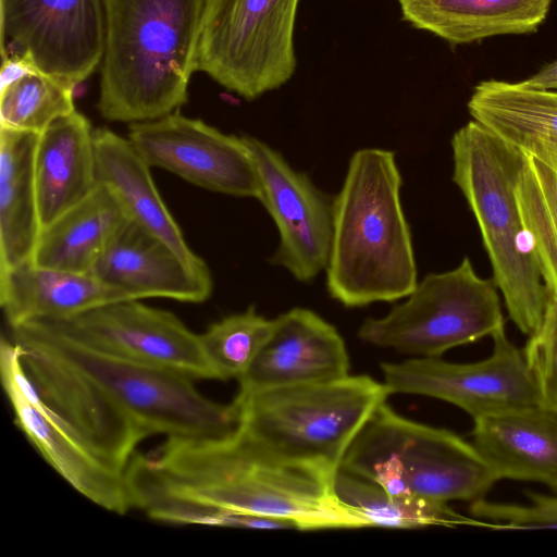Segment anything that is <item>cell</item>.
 <instances>
[{
	"label": "cell",
	"mask_w": 557,
	"mask_h": 557,
	"mask_svg": "<svg viewBox=\"0 0 557 557\" xmlns=\"http://www.w3.org/2000/svg\"><path fill=\"white\" fill-rule=\"evenodd\" d=\"M134 498L160 495L195 505L294 521L300 531L367 527L342 505L333 474L263 448L240 429L165 437L126 470Z\"/></svg>",
	"instance_id": "obj_1"
},
{
	"label": "cell",
	"mask_w": 557,
	"mask_h": 557,
	"mask_svg": "<svg viewBox=\"0 0 557 557\" xmlns=\"http://www.w3.org/2000/svg\"><path fill=\"white\" fill-rule=\"evenodd\" d=\"M207 0H103L104 51L98 111L143 123L188 99Z\"/></svg>",
	"instance_id": "obj_2"
},
{
	"label": "cell",
	"mask_w": 557,
	"mask_h": 557,
	"mask_svg": "<svg viewBox=\"0 0 557 557\" xmlns=\"http://www.w3.org/2000/svg\"><path fill=\"white\" fill-rule=\"evenodd\" d=\"M401 184L393 151L364 148L349 161L332 203L333 237L325 269L330 296L346 307L399 300L418 284Z\"/></svg>",
	"instance_id": "obj_3"
},
{
	"label": "cell",
	"mask_w": 557,
	"mask_h": 557,
	"mask_svg": "<svg viewBox=\"0 0 557 557\" xmlns=\"http://www.w3.org/2000/svg\"><path fill=\"white\" fill-rule=\"evenodd\" d=\"M451 148L453 181L476 220L493 280L510 319L530 336L542 324L550 295L516 196L524 153L474 120L454 134Z\"/></svg>",
	"instance_id": "obj_4"
},
{
	"label": "cell",
	"mask_w": 557,
	"mask_h": 557,
	"mask_svg": "<svg viewBox=\"0 0 557 557\" xmlns=\"http://www.w3.org/2000/svg\"><path fill=\"white\" fill-rule=\"evenodd\" d=\"M391 395L369 375L238 392L239 429L280 457L335 474L362 426Z\"/></svg>",
	"instance_id": "obj_5"
},
{
	"label": "cell",
	"mask_w": 557,
	"mask_h": 557,
	"mask_svg": "<svg viewBox=\"0 0 557 557\" xmlns=\"http://www.w3.org/2000/svg\"><path fill=\"white\" fill-rule=\"evenodd\" d=\"M393 494L440 503L483 498L497 475L473 443L409 420L381 405L348 448L341 468Z\"/></svg>",
	"instance_id": "obj_6"
},
{
	"label": "cell",
	"mask_w": 557,
	"mask_h": 557,
	"mask_svg": "<svg viewBox=\"0 0 557 557\" xmlns=\"http://www.w3.org/2000/svg\"><path fill=\"white\" fill-rule=\"evenodd\" d=\"M10 330L38 339L84 374L145 438L225 435L239 428L233 401L207 398L185 375L92 350L39 321Z\"/></svg>",
	"instance_id": "obj_7"
},
{
	"label": "cell",
	"mask_w": 557,
	"mask_h": 557,
	"mask_svg": "<svg viewBox=\"0 0 557 557\" xmlns=\"http://www.w3.org/2000/svg\"><path fill=\"white\" fill-rule=\"evenodd\" d=\"M504 326L494 280L480 277L466 257L450 271L428 274L386 315L367 319L358 336L401 354L440 357Z\"/></svg>",
	"instance_id": "obj_8"
},
{
	"label": "cell",
	"mask_w": 557,
	"mask_h": 557,
	"mask_svg": "<svg viewBox=\"0 0 557 557\" xmlns=\"http://www.w3.org/2000/svg\"><path fill=\"white\" fill-rule=\"evenodd\" d=\"M299 0H207L197 71L246 100L276 89L296 70Z\"/></svg>",
	"instance_id": "obj_9"
},
{
	"label": "cell",
	"mask_w": 557,
	"mask_h": 557,
	"mask_svg": "<svg viewBox=\"0 0 557 557\" xmlns=\"http://www.w3.org/2000/svg\"><path fill=\"white\" fill-rule=\"evenodd\" d=\"M492 338V355L476 362L416 357L381 363L383 383L391 394L422 395L450 403L473 420L543 405L523 350L508 339L505 326Z\"/></svg>",
	"instance_id": "obj_10"
},
{
	"label": "cell",
	"mask_w": 557,
	"mask_h": 557,
	"mask_svg": "<svg viewBox=\"0 0 557 557\" xmlns=\"http://www.w3.org/2000/svg\"><path fill=\"white\" fill-rule=\"evenodd\" d=\"M0 369L14 423L46 462L95 505L117 515L135 509L126 470L91 449L44 403L24 369L21 348L5 337Z\"/></svg>",
	"instance_id": "obj_11"
},
{
	"label": "cell",
	"mask_w": 557,
	"mask_h": 557,
	"mask_svg": "<svg viewBox=\"0 0 557 557\" xmlns=\"http://www.w3.org/2000/svg\"><path fill=\"white\" fill-rule=\"evenodd\" d=\"M104 33L103 0H0L1 58L74 88L101 65Z\"/></svg>",
	"instance_id": "obj_12"
},
{
	"label": "cell",
	"mask_w": 557,
	"mask_h": 557,
	"mask_svg": "<svg viewBox=\"0 0 557 557\" xmlns=\"http://www.w3.org/2000/svg\"><path fill=\"white\" fill-rule=\"evenodd\" d=\"M92 350L185 375L215 380L199 334L170 311L139 299L108 304L62 320H38Z\"/></svg>",
	"instance_id": "obj_13"
},
{
	"label": "cell",
	"mask_w": 557,
	"mask_h": 557,
	"mask_svg": "<svg viewBox=\"0 0 557 557\" xmlns=\"http://www.w3.org/2000/svg\"><path fill=\"white\" fill-rule=\"evenodd\" d=\"M127 138L150 166L215 193L259 197L258 170L243 136L224 134L175 111L131 124Z\"/></svg>",
	"instance_id": "obj_14"
},
{
	"label": "cell",
	"mask_w": 557,
	"mask_h": 557,
	"mask_svg": "<svg viewBox=\"0 0 557 557\" xmlns=\"http://www.w3.org/2000/svg\"><path fill=\"white\" fill-rule=\"evenodd\" d=\"M258 170V200L273 219L280 244L271 258L297 281L310 282L326 269L332 237L330 199L268 144L243 136Z\"/></svg>",
	"instance_id": "obj_15"
},
{
	"label": "cell",
	"mask_w": 557,
	"mask_h": 557,
	"mask_svg": "<svg viewBox=\"0 0 557 557\" xmlns=\"http://www.w3.org/2000/svg\"><path fill=\"white\" fill-rule=\"evenodd\" d=\"M40 398L97 454L123 470L145 440L84 374L38 339L11 330Z\"/></svg>",
	"instance_id": "obj_16"
},
{
	"label": "cell",
	"mask_w": 557,
	"mask_h": 557,
	"mask_svg": "<svg viewBox=\"0 0 557 557\" xmlns=\"http://www.w3.org/2000/svg\"><path fill=\"white\" fill-rule=\"evenodd\" d=\"M349 356L336 327L315 312L293 308L273 319L271 334L238 392L310 384L349 375Z\"/></svg>",
	"instance_id": "obj_17"
},
{
	"label": "cell",
	"mask_w": 557,
	"mask_h": 557,
	"mask_svg": "<svg viewBox=\"0 0 557 557\" xmlns=\"http://www.w3.org/2000/svg\"><path fill=\"white\" fill-rule=\"evenodd\" d=\"M91 273L139 300L161 297L199 304L210 297L213 285L202 259L184 258L133 220L115 235Z\"/></svg>",
	"instance_id": "obj_18"
},
{
	"label": "cell",
	"mask_w": 557,
	"mask_h": 557,
	"mask_svg": "<svg viewBox=\"0 0 557 557\" xmlns=\"http://www.w3.org/2000/svg\"><path fill=\"white\" fill-rule=\"evenodd\" d=\"M473 445L497 478L557 491V411L541 405L474 419Z\"/></svg>",
	"instance_id": "obj_19"
},
{
	"label": "cell",
	"mask_w": 557,
	"mask_h": 557,
	"mask_svg": "<svg viewBox=\"0 0 557 557\" xmlns=\"http://www.w3.org/2000/svg\"><path fill=\"white\" fill-rule=\"evenodd\" d=\"M135 299L92 273L27 262L0 273V305L11 327L38 320H62L91 309Z\"/></svg>",
	"instance_id": "obj_20"
},
{
	"label": "cell",
	"mask_w": 557,
	"mask_h": 557,
	"mask_svg": "<svg viewBox=\"0 0 557 557\" xmlns=\"http://www.w3.org/2000/svg\"><path fill=\"white\" fill-rule=\"evenodd\" d=\"M94 133L74 111L39 134L34 171L42 228L98 186Z\"/></svg>",
	"instance_id": "obj_21"
},
{
	"label": "cell",
	"mask_w": 557,
	"mask_h": 557,
	"mask_svg": "<svg viewBox=\"0 0 557 557\" xmlns=\"http://www.w3.org/2000/svg\"><path fill=\"white\" fill-rule=\"evenodd\" d=\"M468 110L474 121L557 173V91L483 81L475 86Z\"/></svg>",
	"instance_id": "obj_22"
},
{
	"label": "cell",
	"mask_w": 557,
	"mask_h": 557,
	"mask_svg": "<svg viewBox=\"0 0 557 557\" xmlns=\"http://www.w3.org/2000/svg\"><path fill=\"white\" fill-rule=\"evenodd\" d=\"M552 0H398L403 18L453 46L537 30Z\"/></svg>",
	"instance_id": "obj_23"
},
{
	"label": "cell",
	"mask_w": 557,
	"mask_h": 557,
	"mask_svg": "<svg viewBox=\"0 0 557 557\" xmlns=\"http://www.w3.org/2000/svg\"><path fill=\"white\" fill-rule=\"evenodd\" d=\"M94 138L98 183L117 197L131 220L162 238L184 258L201 260L187 245L153 183L151 166L132 141L109 128L95 129Z\"/></svg>",
	"instance_id": "obj_24"
},
{
	"label": "cell",
	"mask_w": 557,
	"mask_h": 557,
	"mask_svg": "<svg viewBox=\"0 0 557 557\" xmlns=\"http://www.w3.org/2000/svg\"><path fill=\"white\" fill-rule=\"evenodd\" d=\"M38 138L0 127V273L32 262L42 231L34 171Z\"/></svg>",
	"instance_id": "obj_25"
},
{
	"label": "cell",
	"mask_w": 557,
	"mask_h": 557,
	"mask_svg": "<svg viewBox=\"0 0 557 557\" xmlns=\"http://www.w3.org/2000/svg\"><path fill=\"white\" fill-rule=\"evenodd\" d=\"M131 220L104 185L45 226L32 262L39 267L91 273L109 244Z\"/></svg>",
	"instance_id": "obj_26"
},
{
	"label": "cell",
	"mask_w": 557,
	"mask_h": 557,
	"mask_svg": "<svg viewBox=\"0 0 557 557\" xmlns=\"http://www.w3.org/2000/svg\"><path fill=\"white\" fill-rule=\"evenodd\" d=\"M332 488L337 500L358 515L367 527L412 529L429 525H482L454 511L447 503L393 494L382 486L339 469Z\"/></svg>",
	"instance_id": "obj_27"
},
{
	"label": "cell",
	"mask_w": 557,
	"mask_h": 557,
	"mask_svg": "<svg viewBox=\"0 0 557 557\" xmlns=\"http://www.w3.org/2000/svg\"><path fill=\"white\" fill-rule=\"evenodd\" d=\"M516 196L543 282L557 298V173L524 154Z\"/></svg>",
	"instance_id": "obj_28"
},
{
	"label": "cell",
	"mask_w": 557,
	"mask_h": 557,
	"mask_svg": "<svg viewBox=\"0 0 557 557\" xmlns=\"http://www.w3.org/2000/svg\"><path fill=\"white\" fill-rule=\"evenodd\" d=\"M73 90L74 87L38 71L27 73L0 88L1 126L40 134L76 111Z\"/></svg>",
	"instance_id": "obj_29"
},
{
	"label": "cell",
	"mask_w": 557,
	"mask_h": 557,
	"mask_svg": "<svg viewBox=\"0 0 557 557\" xmlns=\"http://www.w3.org/2000/svg\"><path fill=\"white\" fill-rule=\"evenodd\" d=\"M273 320L259 314L253 306L227 315L199 334L206 359L215 380H239L250 368L269 338Z\"/></svg>",
	"instance_id": "obj_30"
},
{
	"label": "cell",
	"mask_w": 557,
	"mask_h": 557,
	"mask_svg": "<svg viewBox=\"0 0 557 557\" xmlns=\"http://www.w3.org/2000/svg\"><path fill=\"white\" fill-rule=\"evenodd\" d=\"M542 404L557 411V298L550 296L540 327L523 349Z\"/></svg>",
	"instance_id": "obj_31"
},
{
	"label": "cell",
	"mask_w": 557,
	"mask_h": 557,
	"mask_svg": "<svg viewBox=\"0 0 557 557\" xmlns=\"http://www.w3.org/2000/svg\"><path fill=\"white\" fill-rule=\"evenodd\" d=\"M532 505L519 506L487 502L471 503L470 512L497 530L557 529V496L528 493Z\"/></svg>",
	"instance_id": "obj_32"
},
{
	"label": "cell",
	"mask_w": 557,
	"mask_h": 557,
	"mask_svg": "<svg viewBox=\"0 0 557 557\" xmlns=\"http://www.w3.org/2000/svg\"><path fill=\"white\" fill-rule=\"evenodd\" d=\"M519 84L525 88L535 90H557V59L545 64L539 72L519 82Z\"/></svg>",
	"instance_id": "obj_33"
}]
</instances>
